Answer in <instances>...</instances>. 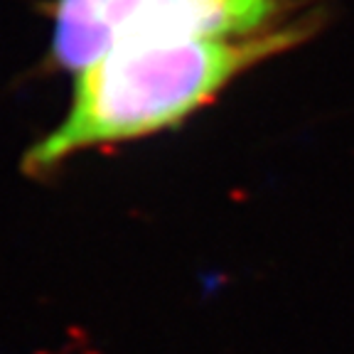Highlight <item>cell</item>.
<instances>
[{"label": "cell", "instance_id": "6da1fadb", "mask_svg": "<svg viewBox=\"0 0 354 354\" xmlns=\"http://www.w3.org/2000/svg\"><path fill=\"white\" fill-rule=\"evenodd\" d=\"M303 37L298 25L246 37L126 44L77 74L64 121L28 148L22 172L44 177L74 153L148 138L187 121L246 69Z\"/></svg>", "mask_w": 354, "mask_h": 354}, {"label": "cell", "instance_id": "7a4b0ae2", "mask_svg": "<svg viewBox=\"0 0 354 354\" xmlns=\"http://www.w3.org/2000/svg\"><path fill=\"white\" fill-rule=\"evenodd\" d=\"M288 0H55L52 62L79 74L126 44L246 37L276 28Z\"/></svg>", "mask_w": 354, "mask_h": 354}]
</instances>
